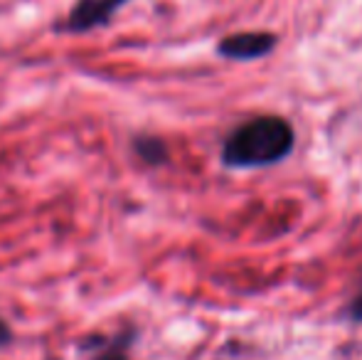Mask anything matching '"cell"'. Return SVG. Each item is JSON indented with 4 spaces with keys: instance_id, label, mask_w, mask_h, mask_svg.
I'll use <instances>...</instances> for the list:
<instances>
[{
    "instance_id": "cell-1",
    "label": "cell",
    "mask_w": 362,
    "mask_h": 360,
    "mask_svg": "<svg viewBox=\"0 0 362 360\" xmlns=\"http://www.w3.org/2000/svg\"><path fill=\"white\" fill-rule=\"evenodd\" d=\"M296 149V131L281 116H254L239 124L222 144V166L232 170L269 168Z\"/></svg>"
},
{
    "instance_id": "cell-2",
    "label": "cell",
    "mask_w": 362,
    "mask_h": 360,
    "mask_svg": "<svg viewBox=\"0 0 362 360\" xmlns=\"http://www.w3.org/2000/svg\"><path fill=\"white\" fill-rule=\"evenodd\" d=\"M131 0H76L69 8L67 18L59 20L54 30L62 35H84L96 28H104L111 23L116 13Z\"/></svg>"
},
{
    "instance_id": "cell-3",
    "label": "cell",
    "mask_w": 362,
    "mask_h": 360,
    "mask_svg": "<svg viewBox=\"0 0 362 360\" xmlns=\"http://www.w3.org/2000/svg\"><path fill=\"white\" fill-rule=\"evenodd\" d=\"M279 45L274 33H234L217 42V54L232 62H252L272 54Z\"/></svg>"
},
{
    "instance_id": "cell-4",
    "label": "cell",
    "mask_w": 362,
    "mask_h": 360,
    "mask_svg": "<svg viewBox=\"0 0 362 360\" xmlns=\"http://www.w3.org/2000/svg\"><path fill=\"white\" fill-rule=\"evenodd\" d=\"M136 341V331H119L114 336H96L84 341V351L89 360H131V343Z\"/></svg>"
},
{
    "instance_id": "cell-5",
    "label": "cell",
    "mask_w": 362,
    "mask_h": 360,
    "mask_svg": "<svg viewBox=\"0 0 362 360\" xmlns=\"http://www.w3.org/2000/svg\"><path fill=\"white\" fill-rule=\"evenodd\" d=\"M134 153L144 161L151 168H158V166H165L170 161V153H168V146L163 139L158 136H136L134 139Z\"/></svg>"
},
{
    "instance_id": "cell-6",
    "label": "cell",
    "mask_w": 362,
    "mask_h": 360,
    "mask_svg": "<svg viewBox=\"0 0 362 360\" xmlns=\"http://www.w3.org/2000/svg\"><path fill=\"white\" fill-rule=\"evenodd\" d=\"M345 316H348L353 323H362V286L358 289V294L353 296V301L348 303V308H345Z\"/></svg>"
},
{
    "instance_id": "cell-7",
    "label": "cell",
    "mask_w": 362,
    "mask_h": 360,
    "mask_svg": "<svg viewBox=\"0 0 362 360\" xmlns=\"http://www.w3.org/2000/svg\"><path fill=\"white\" fill-rule=\"evenodd\" d=\"M13 343V331H10V326L5 323V318H0V348L10 346Z\"/></svg>"
}]
</instances>
